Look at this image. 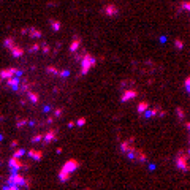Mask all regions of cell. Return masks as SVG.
I'll list each match as a JSON object with an SVG mask.
<instances>
[{"label": "cell", "mask_w": 190, "mask_h": 190, "mask_svg": "<svg viewBox=\"0 0 190 190\" xmlns=\"http://www.w3.org/2000/svg\"><path fill=\"white\" fill-rule=\"evenodd\" d=\"M176 166H178L181 171H184V173L188 171V155L184 154V151H179V152H178V157H176Z\"/></svg>", "instance_id": "6da1fadb"}, {"label": "cell", "mask_w": 190, "mask_h": 190, "mask_svg": "<svg viewBox=\"0 0 190 190\" xmlns=\"http://www.w3.org/2000/svg\"><path fill=\"white\" fill-rule=\"evenodd\" d=\"M79 166H81V163L76 160V158H70V160H67L65 163H63V166H62V170L63 171H67V173H75L78 168H79Z\"/></svg>", "instance_id": "7a4b0ae2"}, {"label": "cell", "mask_w": 190, "mask_h": 190, "mask_svg": "<svg viewBox=\"0 0 190 190\" xmlns=\"http://www.w3.org/2000/svg\"><path fill=\"white\" fill-rule=\"evenodd\" d=\"M24 182H26V178H24L19 171L18 173H13L10 178H8V184L10 185H18V187H24Z\"/></svg>", "instance_id": "3957f363"}, {"label": "cell", "mask_w": 190, "mask_h": 190, "mask_svg": "<svg viewBox=\"0 0 190 190\" xmlns=\"http://www.w3.org/2000/svg\"><path fill=\"white\" fill-rule=\"evenodd\" d=\"M8 166H10L11 173H18L19 170H22V168H24V163H22V160H21V158L11 157V158L8 160Z\"/></svg>", "instance_id": "277c9868"}, {"label": "cell", "mask_w": 190, "mask_h": 190, "mask_svg": "<svg viewBox=\"0 0 190 190\" xmlns=\"http://www.w3.org/2000/svg\"><path fill=\"white\" fill-rule=\"evenodd\" d=\"M95 57H92V56H89V54H86V57H82V70H81V73L82 75H86L87 71L90 70V67L92 65H95Z\"/></svg>", "instance_id": "5b68a950"}, {"label": "cell", "mask_w": 190, "mask_h": 190, "mask_svg": "<svg viewBox=\"0 0 190 190\" xmlns=\"http://www.w3.org/2000/svg\"><path fill=\"white\" fill-rule=\"evenodd\" d=\"M57 133H59V132H57L56 128L48 130V132L43 135V141L46 142V144H51L52 141H56V139H57Z\"/></svg>", "instance_id": "8992f818"}, {"label": "cell", "mask_w": 190, "mask_h": 190, "mask_svg": "<svg viewBox=\"0 0 190 190\" xmlns=\"http://www.w3.org/2000/svg\"><path fill=\"white\" fill-rule=\"evenodd\" d=\"M26 154H27V157L29 158H33L35 162H40L41 158H43V152L41 151H37V149H29V151H26Z\"/></svg>", "instance_id": "52a82bcc"}, {"label": "cell", "mask_w": 190, "mask_h": 190, "mask_svg": "<svg viewBox=\"0 0 190 190\" xmlns=\"http://www.w3.org/2000/svg\"><path fill=\"white\" fill-rule=\"evenodd\" d=\"M136 95H138V92H136V90H125V92H124V95L121 97V102H122V103H127V102L133 100V98L136 97Z\"/></svg>", "instance_id": "ba28073f"}, {"label": "cell", "mask_w": 190, "mask_h": 190, "mask_svg": "<svg viewBox=\"0 0 190 190\" xmlns=\"http://www.w3.org/2000/svg\"><path fill=\"white\" fill-rule=\"evenodd\" d=\"M14 71H16V68H5V70H2V71H0V79L11 78L14 75Z\"/></svg>", "instance_id": "9c48e42d"}, {"label": "cell", "mask_w": 190, "mask_h": 190, "mask_svg": "<svg viewBox=\"0 0 190 190\" xmlns=\"http://www.w3.org/2000/svg\"><path fill=\"white\" fill-rule=\"evenodd\" d=\"M158 111H160V108L157 106V108H148L144 112H142V116H144V119H151V117H154V116H157L158 114Z\"/></svg>", "instance_id": "30bf717a"}, {"label": "cell", "mask_w": 190, "mask_h": 190, "mask_svg": "<svg viewBox=\"0 0 190 190\" xmlns=\"http://www.w3.org/2000/svg\"><path fill=\"white\" fill-rule=\"evenodd\" d=\"M10 49H11V54H13L14 57H22V56H24V49H22L21 46H11Z\"/></svg>", "instance_id": "8fae6325"}, {"label": "cell", "mask_w": 190, "mask_h": 190, "mask_svg": "<svg viewBox=\"0 0 190 190\" xmlns=\"http://www.w3.org/2000/svg\"><path fill=\"white\" fill-rule=\"evenodd\" d=\"M7 84H10L13 90H18V87H19V79L11 76V78H8V79H7Z\"/></svg>", "instance_id": "7c38bea8"}, {"label": "cell", "mask_w": 190, "mask_h": 190, "mask_svg": "<svg viewBox=\"0 0 190 190\" xmlns=\"http://www.w3.org/2000/svg\"><path fill=\"white\" fill-rule=\"evenodd\" d=\"M70 178H71V174H70V173H67V171H63V170H60V171H59V181H60V182H68V181H70Z\"/></svg>", "instance_id": "4fadbf2b"}, {"label": "cell", "mask_w": 190, "mask_h": 190, "mask_svg": "<svg viewBox=\"0 0 190 190\" xmlns=\"http://www.w3.org/2000/svg\"><path fill=\"white\" fill-rule=\"evenodd\" d=\"M135 160L142 163V162H146V160H148V157H146V154L142 152L141 149H136V158H135Z\"/></svg>", "instance_id": "5bb4252c"}, {"label": "cell", "mask_w": 190, "mask_h": 190, "mask_svg": "<svg viewBox=\"0 0 190 190\" xmlns=\"http://www.w3.org/2000/svg\"><path fill=\"white\" fill-rule=\"evenodd\" d=\"M148 108H149V103H148V102H141V103L138 105V108H136V109H138V112H139V114H142V112H144Z\"/></svg>", "instance_id": "9a60e30c"}, {"label": "cell", "mask_w": 190, "mask_h": 190, "mask_svg": "<svg viewBox=\"0 0 190 190\" xmlns=\"http://www.w3.org/2000/svg\"><path fill=\"white\" fill-rule=\"evenodd\" d=\"M130 144H132V142H130L128 139H127V141H122V142H121V152H124V154H125V152L132 148Z\"/></svg>", "instance_id": "2e32d148"}, {"label": "cell", "mask_w": 190, "mask_h": 190, "mask_svg": "<svg viewBox=\"0 0 190 190\" xmlns=\"http://www.w3.org/2000/svg\"><path fill=\"white\" fill-rule=\"evenodd\" d=\"M79 44H81V41H79V38L76 37V38H75V41L71 43V46H70V51H71V52H75V51L78 49V48H79Z\"/></svg>", "instance_id": "e0dca14e"}, {"label": "cell", "mask_w": 190, "mask_h": 190, "mask_svg": "<svg viewBox=\"0 0 190 190\" xmlns=\"http://www.w3.org/2000/svg\"><path fill=\"white\" fill-rule=\"evenodd\" d=\"M27 95H29V100H30L32 103H38V100H40L38 93H35V92H29Z\"/></svg>", "instance_id": "ac0fdd59"}, {"label": "cell", "mask_w": 190, "mask_h": 190, "mask_svg": "<svg viewBox=\"0 0 190 190\" xmlns=\"http://www.w3.org/2000/svg\"><path fill=\"white\" fill-rule=\"evenodd\" d=\"M22 155H26V149H21V148L18 149V148H16V151H14V154H13L11 157H16V158H21Z\"/></svg>", "instance_id": "d6986e66"}, {"label": "cell", "mask_w": 190, "mask_h": 190, "mask_svg": "<svg viewBox=\"0 0 190 190\" xmlns=\"http://www.w3.org/2000/svg\"><path fill=\"white\" fill-rule=\"evenodd\" d=\"M86 121H87L86 117H79V119H78V121H76L75 124H76V125H79V127H84V125H86Z\"/></svg>", "instance_id": "ffe728a7"}, {"label": "cell", "mask_w": 190, "mask_h": 190, "mask_svg": "<svg viewBox=\"0 0 190 190\" xmlns=\"http://www.w3.org/2000/svg\"><path fill=\"white\" fill-rule=\"evenodd\" d=\"M30 35H32L33 38H40V37H41V32L37 30V29H32V30H30Z\"/></svg>", "instance_id": "44dd1931"}, {"label": "cell", "mask_w": 190, "mask_h": 190, "mask_svg": "<svg viewBox=\"0 0 190 190\" xmlns=\"http://www.w3.org/2000/svg\"><path fill=\"white\" fill-rule=\"evenodd\" d=\"M41 139H43V135H41V133L32 136V142H38V141H41Z\"/></svg>", "instance_id": "7402d4cb"}, {"label": "cell", "mask_w": 190, "mask_h": 190, "mask_svg": "<svg viewBox=\"0 0 190 190\" xmlns=\"http://www.w3.org/2000/svg\"><path fill=\"white\" fill-rule=\"evenodd\" d=\"M26 124H27V119H18V122H16L18 127H24Z\"/></svg>", "instance_id": "603a6c76"}, {"label": "cell", "mask_w": 190, "mask_h": 190, "mask_svg": "<svg viewBox=\"0 0 190 190\" xmlns=\"http://www.w3.org/2000/svg\"><path fill=\"white\" fill-rule=\"evenodd\" d=\"M48 73H51V75H59V71H57L54 67H48Z\"/></svg>", "instance_id": "cb8c5ba5"}, {"label": "cell", "mask_w": 190, "mask_h": 190, "mask_svg": "<svg viewBox=\"0 0 190 190\" xmlns=\"http://www.w3.org/2000/svg\"><path fill=\"white\" fill-rule=\"evenodd\" d=\"M176 114H178V117L181 119V121L184 119V111H182V108H178V109H176Z\"/></svg>", "instance_id": "d4e9b609"}, {"label": "cell", "mask_w": 190, "mask_h": 190, "mask_svg": "<svg viewBox=\"0 0 190 190\" xmlns=\"http://www.w3.org/2000/svg\"><path fill=\"white\" fill-rule=\"evenodd\" d=\"M13 43H14V40H13V38H7V40H5V46H7V48H11V46H13Z\"/></svg>", "instance_id": "484cf974"}, {"label": "cell", "mask_w": 190, "mask_h": 190, "mask_svg": "<svg viewBox=\"0 0 190 190\" xmlns=\"http://www.w3.org/2000/svg\"><path fill=\"white\" fill-rule=\"evenodd\" d=\"M62 116V108H56L54 111V117H60Z\"/></svg>", "instance_id": "4316f807"}, {"label": "cell", "mask_w": 190, "mask_h": 190, "mask_svg": "<svg viewBox=\"0 0 190 190\" xmlns=\"http://www.w3.org/2000/svg\"><path fill=\"white\" fill-rule=\"evenodd\" d=\"M176 48H178V49H182V48H184V44H182L181 40H176Z\"/></svg>", "instance_id": "83f0119b"}, {"label": "cell", "mask_w": 190, "mask_h": 190, "mask_svg": "<svg viewBox=\"0 0 190 190\" xmlns=\"http://www.w3.org/2000/svg\"><path fill=\"white\" fill-rule=\"evenodd\" d=\"M18 144H19V141H18V139H13V141H11V148H13V149H16Z\"/></svg>", "instance_id": "f1b7e54d"}, {"label": "cell", "mask_w": 190, "mask_h": 190, "mask_svg": "<svg viewBox=\"0 0 190 190\" xmlns=\"http://www.w3.org/2000/svg\"><path fill=\"white\" fill-rule=\"evenodd\" d=\"M59 27H60L59 22H52V29H54V30H59Z\"/></svg>", "instance_id": "f546056e"}, {"label": "cell", "mask_w": 190, "mask_h": 190, "mask_svg": "<svg viewBox=\"0 0 190 190\" xmlns=\"http://www.w3.org/2000/svg\"><path fill=\"white\" fill-rule=\"evenodd\" d=\"M75 125H76V124H75V121H70V122H68V128H73Z\"/></svg>", "instance_id": "4dcf8cb0"}, {"label": "cell", "mask_w": 190, "mask_h": 190, "mask_svg": "<svg viewBox=\"0 0 190 190\" xmlns=\"http://www.w3.org/2000/svg\"><path fill=\"white\" fill-rule=\"evenodd\" d=\"M43 52H49V46H48V44L43 46Z\"/></svg>", "instance_id": "1f68e13d"}, {"label": "cell", "mask_w": 190, "mask_h": 190, "mask_svg": "<svg viewBox=\"0 0 190 190\" xmlns=\"http://www.w3.org/2000/svg\"><path fill=\"white\" fill-rule=\"evenodd\" d=\"M46 122H48V124H52V122H54V117H49V119H48Z\"/></svg>", "instance_id": "d6a6232c"}, {"label": "cell", "mask_w": 190, "mask_h": 190, "mask_svg": "<svg viewBox=\"0 0 190 190\" xmlns=\"http://www.w3.org/2000/svg\"><path fill=\"white\" fill-rule=\"evenodd\" d=\"M135 139H136V138H135V136H130V138H128V141H130V142H132V144H133V142H135Z\"/></svg>", "instance_id": "836d02e7"}, {"label": "cell", "mask_w": 190, "mask_h": 190, "mask_svg": "<svg viewBox=\"0 0 190 190\" xmlns=\"http://www.w3.org/2000/svg\"><path fill=\"white\" fill-rule=\"evenodd\" d=\"M56 152H57V154H62V152H63V149H62V148H57V149H56Z\"/></svg>", "instance_id": "e575fe53"}, {"label": "cell", "mask_w": 190, "mask_h": 190, "mask_svg": "<svg viewBox=\"0 0 190 190\" xmlns=\"http://www.w3.org/2000/svg\"><path fill=\"white\" fill-rule=\"evenodd\" d=\"M60 76H63V78H65V76H68V71H62Z\"/></svg>", "instance_id": "d590c367"}, {"label": "cell", "mask_w": 190, "mask_h": 190, "mask_svg": "<svg viewBox=\"0 0 190 190\" xmlns=\"http://www.w3.org/2000/svg\"><path fill=\"white\" fill-rule=\"evenodd\" d=\"M2 139H3V136H2V135H0V141H2Z\"/></svg>", "instance_id": "8d00e7d4"}]
</instances>
